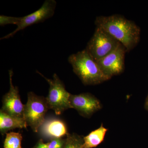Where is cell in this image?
I'll use <instances>...</instances> for the list:
<instances>
[{
	"label": "cell",
	"instance_id": "6da1fadb",
	"mask_svg": "<svg viewBox=\"0 0 148 148\" xmlns=\"http://www.w3.org/2000/svg\"><path fill=\"white\" fill-rule=\"evenodd\" d=\"M96 27L110 35L130 51L138 44L140 40V28L135 22L118 14L99 16L96 18Z\"/></svg>",
	"mask_w": 148,
	"mask_h": 148
},
{
	"label": "cell",
	"instance_id": "7a4b0ae2",
	"mask_svg": "<svg viewBox=\"0 0 148 148\" xmlns=\"http://www.w3.org/2000/svg\"><path fill=\"white\" fill-rule=\"evenodd\" d=\"M68 61L74 73L85 85L98 84L111 78L85 49L70 55Z\"/></svg>",
	"mask_w": 148,
	"mask_h": 148
},
{
	"label": "cell",
	"instance_id": "3957f363",
	"mask_svg": "<svg viewBox=\"0 0 148 148\" xmlns=\"http://www.w3.org/2000/svg\"><path fill=\"white\" fill-rule=\"evenodd\" d=\"M45 79L49 84L48 94L45 98L49 108L53 110L56 114L60 115L64 111L72 108L70 102L71 93L66 90L64 84L56 74L53 79L47 78L40 72L37 71Z\"/></svg>",
	"mask_w": 148,
	"mask_h": 148
},
{
	"label": "cell",
	"instance_id": "277c9868",
	"mask_svg": "<svg viewBox=\"0 0 148 148\" xmlns=\"http://www.w3.org/2000/svg\"><path fill=\"white\" fill-rule=\"evenodd\" d=\"M48 106L45 98L38 96L33 92L28 93L27 103L24 105V119L27 126L34 132H38L45 120V115Z\"/></svg>",
	"mask_w": 148,
	"mask_h": 148
},
{
	"label": "cell",
	"instance_id": "5b68a950",
	"mask_svg": "<svg viewBox=\"0 0 148 148\" xmlns=\"http://www.w3.org/2000/svg\"><path fill=\"white\" fill-rule=\"evenodd\" d=\"M120 44L110 35L103 29L96 27L85 49L92 58L97 61L111 53Z\"/></svg>",
	"mask_w": 148,
	"mask_h": 148
},
{
	"label": "cell",
	"instance_id": "8992f818",
	"mask_svg": "<svg viewBox=\"0 0 148 148\" xmlns=\"http://www.w3.org/2000/svg\"><path fill=\"white\" fill-rule=\"evenodd\" d=\"M56 2L55 0H46L40 8L27 16L20 17L17 27L13 32L1 38V40L8 39L13 37L17 32L27 27L42 22L53 16L55 12Z\"/></svg>",
	"mask_w": 148,
	"mask_h": 148
},
{
	"label": "cell",
	"instance_id": "52a82bcc",
	"mask_svg": "<svg viewBox=\"0 0 148 148\" xmlns=\"http://www.w3.org/2000/svg\"><path fill=\"white\" fill-rule=\"evenodd\" d=\"M9 75L10 89L3 96L2 107L1 110L12 116L24 119V105L22 104L20 99L18 88L14 86L12 83L13 73L12 70L9 71Z\"/></svg>",
	"mask_w": 148,
	"mask_h": 148
},
{
	"label": "cell",
	"instance_id": "ba28073f",
	"mask_svg": "<svg viewBox=\"0 0 148 148\" xmlns=\"http://www.w3.org/2000/svg\"><path fill=\"white\" fill-rule=\"evenodd\" d=\"M126 51L121 44L114 50L96 62L103 71L111 78L123 71Z\"/></svg>",
	"mask_w": 148,
	"mask_h": 148
},
{
	"label": "cell",
	"instance_id": "9c48e42d",
	"mask_svg": "<svg viewBox=\"0 0 148 148\" xmlns=\"http://www.w3.org/2000/svg\"><path fill=\"white\" fill-rule=\"evenodd\" d=\"M70 102L72 108L75 109L85 117L90 116L101 108V104L98 99L90 93L71 94Z\"/></svg>",
	"mask_w": 148,
	"mask_h": 148
},
{
	"label": "cell",
	"instance_id": "30bf717a",
	"mask_svg": "<svg viewBox=\"0 0 148 148\" xmlns=\"http://www.w3.org/2000/svg\"><path fill=\"white\" fill-rule=\"evenodd\" d=\"M39 130L42 137L50 140L53 138H63L64 136L66 137L69 134L65 122L61 120L54 118L46 119Z\"/></svg>",
	"mask_w": 148,
	"mask_h": 148
},
{
	"label": "cell",
	"instance_id": "8fae6325",
	"mask_svg": "<svg viewBox=\"0 0 148 148\" xmlns=\"http://www.w3.org/2000/svg\"><path fill=\"white\" fill-rule=\"evenodd\" d=\"M27 125L25 120L17 118L0 111V132L2 135L7 134L11 130L26 128Z\"/></svg>",
	"mask_w": 148,
	"mask_h": 148
},
{
	"label": "cell",
	"instance_id": "7c38bea8",
	"mask_svg": "<svg viewBox=\"0 0 148 148\" xmlns=\"http://www.w3.org/2000/svg\"><path fill=\"white\" fill-rule=\"evenodd\" d=\"M108 129L103 125L99 128L90 132L88 135L83 137L86 148L96 147L103 142Z\"/></svg>",
	"mask_w": 148,
	"mask_h": 148
},
{
	"label": "cell",
	"instance_id": "4fadbf2b",
	"mask_svg": "<svg viewBox=\"0 0 148 148\" xmlns=\"http://www.w3.org/2000/svg\"><path fill=\"white\" fill-rule=\"evenodd\" d=\"M22 136L19 132H10L6 134L4 142V148H22Z\"/></svg>",
	"mask_w": 148,
	"mask_h": 148
},
{
	"label": "cell",
	"instance_id": "5bb4252c",
	"mask_svg": "<svg viewBox=\"0 0 148 148\" xmlns=\"http://www.w3.org/2000/svg\"><path fill=\"white\" fill-rule=\"evenodd\" d=\"M64 148H86L83 137L76 134H69L65 138Z\"/></svg>",
	"mask_w": 148,
	"mask_h": 148
},
{
	"label": "cell",
	"instance_id": "9a60e30c",
	"mask_svg": "<svg viewBox=\"0 0 148 148\" xmlns=\"http://www.w3.org/2000/svg\"><path fill=\"white\" fill-rule=\"evenodd\" d=\"M19 20L20 17L1 15L0 16V25L3 26L8 24H14L17 26L19 23Z\"/></svg>",
	"mask_w": 148,
	"mask_h": 148
},
{
	"label": "cell",
	"instance_id": "2e32d148",
	"mask_svg": "<svg viewBox=\"0 0 148 148\" xmlns=\"http://www.w3.org/2000/svg\"><path fill=\"white\" fill-rule=\"evenodd\" d=\"M65 141V139L63 138H53L47 144L49 148H64Z\"/></svg>",
	"mask_w": 148,
	"mask_h": 148
},
{
	"label": "cell",
	"instance_id": "e0dca14e",
	"mask_svg": "<svg viewBox=\"0 0 148 148\" xmlns=\"http://www.w3.org/2000/svg\"><path fill=\"white\" fill-rule=\"evenodd\" d=\"M33 148H49L47 143H44L42 139L39 140L34 147Z\"/></svg>",
	"mask_w": 148,
	"mask_h": 148
},
{
	"label": "cell",
	"instance_id": "ac0fdd59",
	"mask_svg": "<svg viewBox=\"0 0 148 148\" xmlns=\"http://www.w3.org/2000/svg\"><path fill=\"white\" fill-rule=\"evenodd\" d=\"M145 107L146 109L148 110V96L147 101H146Z\"/></svg>",
	"mask_w": 148,
	"mask_h": 148
}]
</instances>
